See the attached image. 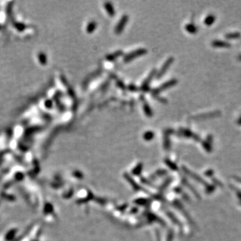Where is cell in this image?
Masks as SVG:
<instances>
[{
    "instance_id": "6da1fadb",
    "label": "cell",
    "mask_w": 241,
    "mask_h": 241,
    "mask_svg": "<svg viewBox=\"0 0 241 241\" xmlns=\"http://www.w3.org/2000/svg\"><path fill=\"white\" fill-rule=\"evenodd\" d=\"M177 80H176V79H171V80L164 82V83L161 84L160 87L153 89L152 91H151V93H152L153 96L156 97V96L159 95L161 92H162L164 90H166V89L173 87V86H174L177 83Z\"/></svg>"
},
{
    "instance_id": "7a4b0ae2",
    "label": "cell",
    "mask_w": 241,
    "mask_h": 241,
    "mask_svg": "<svg viewBox=\"0 0 241 241\" xmlns=\"http://www.w3.org/2000/svg\"><path fill=\"white\" fill-rule=\"evenodd\" d=\"M147 53V50L144 48H140L137 49V50H135L134 51H132L130 53H129L126 54L124 57L123 60L125 62H131V60H133V59L135 58L143 56L144 54H146Z\"/></svg>"
},
{
    "instance_id": "3957f363",
    "label": "cell",
    "mask_w": 241,
    "mask_h": 241,
    "mask_svg": "<svg viewBox=\"0 0 241 241\" xmlns=\"http://www.w3.org/2000/svg\"><path fill=\"white\" fill-rule=\"evenodd\" d=\"M156 69H153V70L151 72V73L148 75V77L146 78L143 83L141 86V90L143 92H147V91L150 90V84L151 83V81H152L154 76L156 74Z\"/></svg>"
},
{
    "instance_id": "277c9868",
    "label": "cell",
    "mask_w": 241,
    "mask_h": 241,
    "mask_svg": "<svg viewBox=\"0 0 241 241\" xmlns=\"http://www.w3.org/2000/svg\"><path fill=\"white\" fill-rule=\"evenodd\" d=\"M174 58L173 57H170L167 59V60L164 62V64H163L162 67L160 68V71L157 72V78H160L163 77V76L165 74V73L167 72V71L168 70V68L170 67V66L172 64L173 62H174Z\"/></svg>"
},
{
    "instance_id": "5b68a950",
    "label": "cell",
    "mask_w": 241,
    "mask_h": 241,
    "mask_svg": "<svg viewBox=\"0 0 241 241\" xmlns=\"http://www.w3.org/2000/svg\"><path fill=\"white\" fill-rule=\"evenodd\" d=\"M129 17L127 15H124L122 16V18L120 19L119 22L117 23L116 25V27L115 28V32L117 34H120L121 33L123 32L125 26H126L127 23L128 22Z\"/></svg>"
},
{
    "instance_id": "8992f818",
    "label": "cell",
    "mask_w": 241,
    "mask_h": 241,
    "mask_svg": "<svg viewBox=\"0 0 241 241\" xmlns=\"http://www.w3.org/2000/svg\"><path fill=\"white\" fill-rule=\"evenodd\" d=\"M123 54V51H122V50H117V51H115V52H113V53L108 54L107 56H106V57H105V58H106L107 60L112 62V61L115 60L117 58L120 57L121 56H122Z\"/></svg>"
},
{
    "instance_id": "52a82bcc",
    "label": "cell",
    "mask_w": 241,
    "mask_h": 241,
    "mask_svg": "<svg viewBox=\"0 0 241 241\" xmlns=\"http://www.w3.org/2000/svg\"><path fill=\"white\" fill-rule=\"evenodd\" d=\"M105 8L106 9L107 14L109 15L111 17H113L115 14V9L110 2H106L105 4Z\"/></svg>"
},
{
    "instance_id": "ba28073f",
    "label": "cell",
    "mask_w": 241,
    "mask_h": 241,
    "mask_svg": "<svg viewBox=\"0 0 241 241\" xmlns=\"http://www.w3.org/2000/svg\"><path fill=\"white\" fill-rule=\"evenodd\" d=\"M143 108L145 114L146 115V116L149 117H151V116H152V115H153L152 109H151V108L150 107L149 104H148L146 101H143Z\"/></svg>"
},
{
    "instance_id": "9c48e42d",
    "label": "cell",
    "mask_w": 241,
    "mask_h": 241,
    "mask_svg": "<svg viewBox=\"0 0 241 241\" xmlns=\"http://www.w3.org/2000/svg\"><path fill=\"white\" fill-rule=\"evenodd\" d=\"M97 24L95 21H92L91 22H89L87 27V32L88 33V34H91V33L94 32L96 28H97Z\"/></svg>"
},
{
    "instance_id": "30bf717a",
    "label": "cell",
    "mask_w": 241,
    "mask_h": 241,
    "mask_svg": "<svg viewBox=\"0 0 241 241\" xmlns=\"http://www.w3.org/2000/svg\"><path fill=\"white\" fill-rule=\"evenodd\" d=\"M186 29L190 33H196V28L195 27V26L193 25V24H188L186 26Z\"/></svg>"
},
{
    "instance_id": "8fae6325",
    "label": "cell",
    "mask_w": 241,
    "mask_h": 241,
    "mask_svg": "<svg viewBox=\"0 0 241 241\" xmlns=\"http://www.w3.org/2000/svg\"><path fill=\"white\" fill-rule=\"evenodd\" d=\"M153 137V133L151 131H147L144 135V137L146 138V139H151Z\"/></svg>"
},
{
    "instance_id": "7c38bea8",
    "label": "cell",
    "mask_w": 241,
    "mask_h": 241,
    "mask_svg": "<svg viewBox=\"0 0 241 241\" xmlns=\"http://www.w3.org/2000/svg\"><path fill=\"white\" fill-rule=\"evenodd\" d=\"M128 89L130 91H131V92H136L137 90H138V88H137V87H136V86H135V84H129L128 86Z\"/></svg>"
},
{
    "instance_id": "4fadbf2b",
    "label": "cell",
    "mask_w": 241,
    "mask_h": 241,
    "mask_svg": "<svg viewBox=\"0 0 241 241\" xmlns=\"http://www.w3.org/2000/svg\"><path fill=\"white\" fill-rule=\"evenodd\" d=\"M117 87H119L120 88L123 89V90H125L126 87H125V85L124 84V82L121 81H117Z\"/></svg>"
},
{
    "instance_id": "5bb4252c",
    "label": "cell",
    "mask_w": 241,
    "mask_h": 241,
    "mask_svg": "<svg viewBox=\"0 0 241 241\" xmlns=\"http://www.w3.org/2000/svg\"><path fill=\"white\" fill-rule=\"evenodd\" d=\"M212 21H213V18L212 17H211V16H210V17H208V18H207L206 19V20H205V23L206 24H208V25H210V24H211V23L212 22Z\"/></svg>"
}]
</instances>
